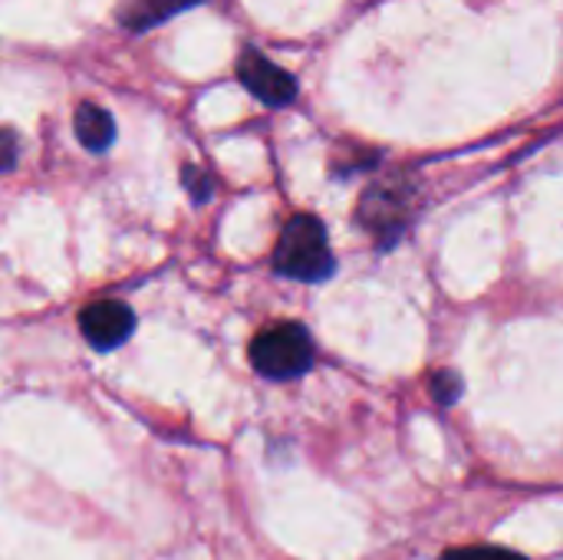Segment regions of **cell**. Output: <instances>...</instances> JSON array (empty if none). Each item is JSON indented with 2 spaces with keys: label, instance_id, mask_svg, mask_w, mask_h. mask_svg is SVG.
<instances>
[{
  "label": "cell",
  "instance_id": "6da1fadb",
  "mask_svg": "<svg viewBox=\"0 0 563 560\" xmlns=\"http://www.w3.org/2000/svg\"><path fill=\"white\" fill-rule=\"evenodd\" d=\"M274 271L300 281V284H320L336 271L327 228L317 215H294L274 248Z\"/></svg>",
  "mask_w": 563,
  "mask_h": 560
},
{
  "label": "cell",
  "instance_id": "7a4b0ae2",
  "mask_svg": "<svg viewBox=\"0 0 563 560\" xmlns=\"http://www.w3.org/2000/svg\"><path fill=\"white\" fill-rule=\"evenodd\" d=\"M251 366L264 380H297L313 366V340L300 323L264 327L251 340Z\"/></svg>",
  "mask_w": 563,
  "mask_h": 560
},
{
  "label": "cell",
  "instance_id": "3957f363",
  "mask_svg": "<svg viewBox=\"0 0 563 560\" xmlns=\"http://www.w3.org/2000/svg\"><path fill=\"white\" fill-rule=\"evenodd\" d=\"M360 224L366 231H373L379 241L393 244L406 224H409V215H412V188L409 182L402 178H386V182H376L373 188L363 191V201H360Z\"/></svg>",
  "mask_w": 563,
  "mask_h": 560
},
{
  "label": "cell",
  "instance_id": "277c9868",
  "mask_svg": "<svg viewBox=\"0 0 563 560\" xmlns=\"http://www.w3.org/2000/svg\"><path fill=\"white\" fill-rule=\"evenodd\" d=\"M241 86L264 106H290L297 99V79L257 50H244L238 59Z\"/></svg>",
  "mask_w": 563,
  "mask_h": 560
},
{
  "label": "cell",
  "instance_id": "5b68a950",
  "mask_svg": "<svg viewBox=\"0 0 563 560\" xmlns=\"http://www.w3.org/2000/svg\"><path fill=\"white\" fill-rule=\"evenodd\" d=\"M79 333L99 353L119 350L135 333V314L122 300H96L79 310Z\"/></svg>",
  "mask_w": 563,
  "mask_h": 560
},
{
  "label": "cell",
  "instance_id": "8992f818",
  "mask_svg": "<svg viewBox=\"0 0 563 560\" xmlns=\"http://www.w3.org/2000/svg\"><path fill=\"white\" fill-rule=\"evenodd\" d=\"M205 0H119L115 17L125 30L132 33H145L158 23H168L172 17H178L181 10L201 7Z\"/></svg>",
  "mask_w": 563,
  "mask_h": 560
},
{
  "label": "cell",
  "instance_id": "52a82bcc",
  "mask_svg": "<svg viewBox=\"0 0 563 560\" xmlns=\"http://www.w3.org/2000/svg\"><path fill=\"white\" fill-rule=\"evenodd\" d=\"M73 129H76V139L82 142V149L89 152H106L112 142H115V122L112 116L96 106V102H79L76 106V116H73Z\"/></svg>",
  "mask_w": 563,
  "mask_h": 560
},
{
  "label": "cell",
  "instance_id": "ba28073f",
  "mask_svg": "<svg viewBox=\"0 0 563 560\" xmlns=\"http://www.w3.org/2000/svg\"><path fill=\"white\" fill-rule=\"evenodd\" d=\"M181 185H185V191L191 195V201H195V205L211 201V198H214V191H218L214 175H211V172H205V168H198V165H181Z\"/></svg>",
  "mask_w": 563,
  "mask_h": 560
},
{
  "label": "cell",
  "instance_id": "9c48e42d",
  "mask_svg": "<svg viewBox=\"0 0 563 560\" xmlns=\"http://www.w3.org/2000/svg\"><path fill=\"white\" fill-rule=\"evenodd\" d=\"M442 560H528V558H521V554H515V551H508V548H488V545H482V548H452V551H445V558Z\"/></svg>",
  "mask_w": 563,
  "mask_h": 560
},
{
  "label": "cell",
  "instance_id": "30bf717a",
  "mask_svg": "<svg viewBox=\"0 0 563 560\" xmlns=\"http://www.w3.org/2000/svg\"><path fill=\"white\" fill-rule=\"evenodd\" d=\"M462 389H465V383H462V376L452 373V370H442V373L432 376V393H435V399H439L442 406H452V403L462 396Z\"/></svg>",
  "mask_w": 563,
  "mask_h": 560
},
{
  "label": "cell",
  "instance_id": "8fae6325",
  "mask_svg": "<svg viewBox=\"0 0 563 560\" xmlns=\"http://www.w3.org/2000/svg\"><path fill=\"white\" fill-rule=\"evenodd\" d=\"M20 158V142H16V132L0 125V175L10 172Z\"/></svg>",
  "mask_w": 563,
  "mask_h": 560
}]
</instances>
